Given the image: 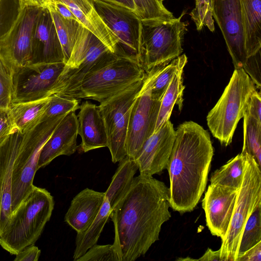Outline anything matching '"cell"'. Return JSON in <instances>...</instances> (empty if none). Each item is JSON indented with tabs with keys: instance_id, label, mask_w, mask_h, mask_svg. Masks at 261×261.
<instances>
[{
	"instance_id": "cell-1",
	"label": "cell",
	"mask_w": 261,
	"mask_h": 261,
	"mask_svg": "<svg viewBox=\"0 0 261 261\" xmlns=\"http://www.w3.org/2000/svg\"><path fill=\"white\" fill-rule=\"evenodd\" d=\"M170 207L169 188L164 182L140 174L134 178L110 216L119 261H134L146 254L171 218Z\"/></svg>"
},
{
	"instance_id": "cell-2",
	"label": "cell",
	"mask_w": 261,
	"mask_h": 261,
	"mask_svg": "<svg viewBox=\"0 0 261 261\" xmlns=\"http://www.w3.org/2000/svg\"><path fill=\"white\" fill-rule=\"evenodd\" d=\"M213 154L206 130L192 121L178 125L166 168L173 210L185 213L196 207L206 188Z\"/></svg>"
},
{
	"instance_id": "cell-3",
	"label": "cell",
	"mask_w": 261,
	"mask_h": 261,
	"mask_svg": "<svg viewBox=\"0 0 261 261\" xmlns=\"http://www.w3.org/2000/svg\"><path fill=\"white\" fill-rule=\"evenodd\" d=\"M54 200L46 189L34 186L14 211L0 234V245L13 255L34 245L49 220Z\"/></svg>"
},
{
	"instance_id": "cell-4",
	"label": "cell",
	"mask_w": 261,
	"mask_h": 261,
	"mask_svg": "<svg viewBox=\"0 0 261 261\" xmlns=\"http://www.w3.org/2000/svg\"><path fill=\"white\" fill-rule=\"evenodd\" d=\"M145 76L137 59L110 52L87 73L71 97L100 103Z\"/></svg>"
},
{
	"instance_id": "cell-5",
	"label": "cell",
	"mask_w": 261,
	"mask_h": 261,
	"mask_svg": "<svg viewBox=\"0 0 261 261\" xmlns=\"http://www.w3.org/2000/svg\"><path fill=\"white\" fill-rule=\"evenodd\" d=\"M256 90V85L244 69H235L221 96L206 117L210 130L222 144L227 146L231 143L238 123Z\"/></svg>"
},
{
	"instance_id": "cell-6",
	"label": "cell",
	"mask_w": 261,
	"mask_h": 261,
	"mask_svg": "<svg viewBox=\"0 0 261 261\" xmlns=\"http://www.w3.org/2000/svg\"><path fill=\"white\" fill-rule=\"evenodd\" d=\"M177 18L142 21L138 62L145 72L169 62L182 54L188 24Z\"/></svg>"
},
{
	"instance_id": "cell-7",
	"label": "cell",
	"mask_w": 261,
	"mask_h": 261,
	"mask_svg": "<svg viewBox=\"0 0 261 261\" xmlns=\"http://www.w3.org/2000/svg\"><path fill=\"white\" fill-rule=\"evenodd\" d=\"M47 119L32 130L25 133L21 150L12 174L11 211H15L33 189V180L41 150L53 131L67 114Z\"/></svg>"
},
{
	"instance_id": "cell-8",
	"label": "cell",
	"mask_w": 261,
	"mask_h": 261,
	"mask_svg": "<svg viewBox=\"0 0 261 261\" xmlns=\"http://www.w3.org/2000/svg\"><path fill=\"white\" fill-rule=\"evenodd\" d=\"M246 155L243 181L228 231L220 248L221 261H237L244 227L253 210L261 203L260 167L253 158Z\"/></svg>"
},
{
	"instance_id": "cell-9",
	"label": "cell",
	"mask_w": 261,
	"mask_h": 261,
	"mask_svg": "<svg viewBox=\"0 0 261 261\" xmlns=\"http://www.w3.org/2000/svg\"><path fill=\"white\" fill-rule=\"evenodd\" d=\"M110 52L95 34L80 23L70 58L50 95L71 97L87 73Z\"/></svg>"
},
{
	"instance_id": "cell-10",
	"label": "cell",
	"mask_w": 261,
	"mask_h": 261,
	"mask_svg": "<svg viewBox=\"0 0 261 261\" xmlns=\"http://www.w3.org/2000/svg\"><path fill=\"white\" fill-rule=\"evenodd\" d=\"M144 80L136 82L98 106L105 126L107 147L113 163L126 155L125 142L130 114Z\"/></svg>"
},
{
	"instance_id": "cell-11",
	"label": "cell",
	"mask_w": 261,
	"mask_h": 261,
	"mask_svg": "<svg viewBox=\"0 0 261 261\" xmlns=\"http://www.w3.org/2000/svg\"><path fill=\"white\" fill-rule=\"evenodd\" d=\"M94 5L103 22L117 39L115 53L138 61L142 28L138 16L128 9L101 0H94Z\"/></svg>"
},
{
	"instance_id": "cell-12",
	"label": "cell",
	"mask_w": 261,
	"mask_h": 261,
	"mask_svg": "<svg viewBox=\"0 0 261 261\" xmlns=\"http://www.w3.org/2000/svg\"><path fill=\"white\" fill-rule=\"evenodd\" d=\"M41 8L21 9L10 30L0 39V59L13 72L31 63L33 31Z\"/></svg>"
},
{
	"instance_id": "cell-13",
	"label": "cell",
	"mask_w": 261,
	"mask_h": 261,
	"mask_svg": "<svg viewBox=\"0 0 261 261\" xmlns=\"http://www.w3.org/2000/svg\"><path fill=\"white\" fill-rule=\"evenodd\" d=\"M65 65L64 62L33 63L16 70L13 75L12 103L50 96Z\"/></svg>"
},
{
	"instance_id": "cell-14",
	"label": "cell",
	"mask_w": 261,
	"mask_h": 261,
	"mask_svg": "<svg viewBox=\"0 0 261 261\" xmlns=\"http://www.w3.org/2000/svg\"><path fill=\"white\" fill-rule=\"evenodd\" d=\"M161 100L151 94L145 80L131 110L127 127L126 155L134 159L144 143L154 132Z\"/></svg>"
},
{
	"instance_id": "cell-15",
	"label": "cell",
	"mask_w": 261,
	"mask_h": 261,
	"mask_svg": "<svg viewBox=\"0 0 261 261\" xmlns=\"http://www.w3.org/2000/svg\"><path fill=\"white\" fill-rule=\"evenodd\" d=\"M213 16L219 27L235 69L243 68L248 60L239 0H212Z\"/></svg>"
},
{
	"instance_id": "cell-16",
	"label": "cell",
	"mask_w": 261,
	"mask_h": 261,
	"mask_svg": "<svg viewBox=\"0 0 261 261\" xmlns=\"http://www.w3.org/2000/svg\"><path fill=\"white\" fill-rule=\"evenodd\" d=\"M239 190L210 184L202 200L206 226L213 236L220 237L221 240L228 231Z\"/></svg>"
},
{
	"instance_id": "cell-17",
	"label": "cell",
	"mask_w": 261,
	"mask_h": 261,
	"mask_svg": "<svg viewBox=\"0 0 261 261\" xmlns=\"http://www.w3.org/2000/svg\"><path fill=\"white\" fill-rule=\"evenodd\" d=\"M175 138L169 120L147 139L134 158L140 174L152 176L167 168Z\"/></svg>"
},
{
	"instance_id": "cell-18",
	"label": "cell",
	"mask_w": 261,
	"mask_h": 261,
	"mask_svg": "<svg viewBox=\"0 0 261 261\" xmlns=\"http://www.w3.org/2000/svg\"><path fill=\"white\" fill-rule=\"evenodd\" d=\"M32 51L31 64L64 62L63 49L48 6L41 8L36 19Z\"/></svg>"
},
{
	"instance_id": "cell-19",
	"label": "cell",
	"mask_w": 261,
	"mask_h": 261,
	"mask_svg": "<svg viewBox=\"0 0 261 261\" xmlns=\"http://www.w3.org/2000/svg\"><path fill=\"white\" fill-rule=\"evenodd\" d=\"M24 134L16 130L0 147V234L12 215L11 188L15 161L22 147Z\"/></svg>"
},
{
	"instance_id": "cell-20",
	"label": "cell",
	"mask_w": 261,
	"mask_h": 261,
	"mask_svg": "<svg viewBox=\"0 0 261 261\" xmlns=\"http://www.w3.org/2000/svg\"><path fill=\"white\" fill-rule=\"evenodd\" d=\"M78 119L75 112L66 114L42 147L38 162V170L49 164L58 156L73 154L78 148Z\"/></svg>"
},
{
	"instance_id": "cell-21",
	"label": "cell",
	"mask_w": 261,
	"mask_h": 261,
	"mask_svg": "<svg viewBox=\"0 0 261 261\" xmlns=\"http://www.w3.org/2000/svg\"><path fill=\"white\" fill-rule=\"evenodd\" d=\"M77 114L79 135L82 139L79 152H87L107 147L108 140L104 122L98 106L88 101L80 106Z\"/></svg>"
},
{
	"instance_id": "cell-22",
	"label": "cell",
	"mask_w": 261,
	"mask_h": 261,
	"mask_svg": "<svg viewBox=\"0 0 261 261\" xmlns=\"http://www.w3.org/2000/svg\"><path fill=\"white\" fill-rule=\"evenodd\" d=\"M105 199V192L84 189L72 200L64 221L77 233L84 231L94 221Z\"/></svg>"
},
{
	"instance_id": "cell-23",
	"label": "cell",
	"mask_w": 261,
	"mask_h": 261,
	"mask_svg": "<svg viewBox=\"0 0 261 261\" xmlns=\"http://www.w3.org/2000/svg\"><path fill=\"white\" fill-rule=\"evenodd\" d=\"M51 2L66 5L84 27L95 34L112 53H115L117 39L98 14L94 0H51Z\"/></svg>"
},
{
	"instance_id": "cell-24",
	"label": "cell",
	"mask_w": 261,
	"mask_h": 261,
	"mask_svg": "<svg viewBox=\"0 0 261 261\" xmlns=\"http://www.w3.org/2000/svg\"><path fill=\"white\" fill-rule=\"evenodd\" d=\"M244 46L248 59L261 48V0H239Z\"/></svg>"
},
{
	"instance_id": "cell-25",
	"label": "cell",
	"mask_w": 261,
	"mask_h": 261,
	"mask_svg": "<svg viewBox=\"0 0 261 261\" xmlns=\"http://www.w3.org/2000/svg\"><path fill=\"white\" fill-rule=\"evenodd\" d=\"M50 98L51 96L36 100L12 103L9 110L17 129L25 134L42 122Z\"/></svg>"
},
{
	"instance_id": "cell-26",
	"label": "cell",
	"mask_w": 261,
	"mask_h": 261,
	"mask_svg": "<svg viewBox=\"0 0 261 261\" xmlns=\"http://www.w3.org/2000/svg\"><path fill=\"white\" fill-rule=\"evenodd\" d=\"M110 185L106 192L105 197L112 210L129 189L134 175L138 170L133 159L126 155L119 162Z\"/></svg>"
},
{
	"instance_id": "cell-27",
	"label": "cell",
	"mask_w": 261,
	"mask_h": 261,
	"mask_svg": "<svg viewBox=\"0 0 261 261\" xmlns=\"http://www.w3.org/2000/svg\"><path fill=\"white\" fill-rule=\"evenodd\" d=\"M187 57L182 54L168 63L153 67L145 72V80L149 85L151 96L161 100L178 69L185 66Z\"/></svg>"
},
{
	"instance_id": "cell-28",
	"label": "cell",
	"mask_w": 261,
	"mask_h": 261,
	"mask_svg": "<svg viewBox=\"0 0 261 261\" xmlns=\"http://www.w3.org/2000/svg\"><path fill=\"white\" fill-rule=\"evenodd\" d=\"M112 209L105 197L101 207L92 224L81 232H77L75 238L74 261L84 254L92 246L97 244L102 230L110 217Z\"/></svg>"
},
{
	"instance_id": "cell-29",
	"label": "cell",
	"mask_w": 261,
	"mask_h": 261,
	"mask_svg": "<svg viewBox=\"0 0 261 261\" xmlns=\"http://www.w3.org/2000/svg\"><path fill=\"white\" fill-rule=\"evenodd\" d=\"M184 67L182 66L178 69L163 95L154 133L169 120L175 104L178 106L179 109L182 108L183 91L185 89L182 75Z\"/></svg>"
},
{
	"instance_id": "cell-30",
	"label": "cell",
	"mask_w": 261,
	"mask_h": 261,
	"mask_svg": "<svg viewBox=\"0 0 261 261\" xmlns=\"http://www.w3.org/2000/svg\"><path fill=\"white\" fill-rule=\"evenodd\" d=\"M246 162V153L241 152L212 174L211 184L239 190L243 179Z\"/></svg>"
},
{
	"instance_id": "cell-31",
	"label": "cell",
	"mask_w": 261,
	"mask_h": 261,
	"mask_svg": "<svg viewBox=\"0 0 261 261\" xmlns=\"http://www.w3.org/2000/svg\"><path fill=\"white\" fill-rule=\"evenodd\" d=\"M60 42L66 64L71 55L74 46L80 22L75 19L63 17L50 4L48 5Z\"/></svg>"
},
{
	"instance_id": "cell-32",
	"label": "cell",
	"mask_w": 261,
	"mask_h": 261,
	"mask_svg": "<svg viewBox=\"0 0 261 261\" xmlns=\"http://www.w3.org/2000/svg\"><path fill=\"white\" fill-rule=\"evenodd\" d=\"M243 118L244 138L242 152L251 155L261 168V124L246 112Z\"/></svg>"
},
{
	"instance_id": "cell-33",
	"label": "cell",
	"mask_w": 261,
	"mask_h": 261,
	"mask_svg": "<svg viewBox=\"0 0 261 261\" xmlns=\"http://www.w3.org/2000/svg\"><path fill=\"white\" fill-rule=\"evenodd\" d=\"M260 241L261 203L255 207L245 223L239 244L238 257Z\"/></svg>"
},
{
	"instance_id": "cell-34",
	"label": "cell",
	"mask_w": 261,
	"mask_h": 261,
	"mask_svg": "<svg viewBox=\"0 0 261 261\" xmlns=\"http://www.w3.org/2000/svg\"><path fill=\"white\" fill-rule=\"evenodd\" d=\"M133 2L136 13L142 21L171 19L175 17L160 0H133Z\"/></svg>"
},
{
	"instance_id": "cell-35",
	"label": "cell",
	"mask_w": 261,
	"mask_h": 261,
	"mask_svg": "<svg viewBox=\"0 0 261 261\" xmlns=\"http://www.w3.org/2000/svg\"><path fill=\"white\" fill-rule=\"evenodd\" d=\"M79 108L78 99L53 94L51 95L43 121L71 112H75Z\"/></svg>"
},
{
	"instance_id": "cell-36",
	"label": "cell",
	"mask_w": 261,
	"mask_h": 261,
	"mask_svg": "<svg viewBox=\"0 0 261 261\" xmlns=\"http://www.w3.org/2000/svg\"><path fill=\"white\" fill-rule=\"evenodd\" d=\"M198 31L204 27L214 32V19L213 16L212 0H195V6L190 13Z\"/></svg>"
},
{
	"instance_id": "cell-37",
	"label": "cell",
	"mask_w": 261,
	"mask_h": 261,
	"mask_svg": "<svg viewBox=\"0 0 261 261\" xmlns=\"http://www.w3.org/2000/svg\"><path fill=\"white\" fill-rule=\"evenodd\" d=\"M13 72L0 59V108L8 109L12 103Z\"/></svg>"
},
{
	"instance_id": "cell-38",
	"label": "cell",
	"mask_w": 261,
	"mask_h": 261,
	"mask_svg": "<svg viewBox=\"0 0 261 261\" xmlns=\"http://www.w3.org/2000/svg\"><path fill=\"white\" fill-rule=\"evenodd\" d=\"M20 10L19 0H0V39L10 30Z\"/></svg>"
},
{
	"instance_id": "cell-39",
	"label": "cell",
	"mask_w": 261,
	"mask_h": 261,
	"mask_svg": "<svg viewBox=\"0 0 261 261\" xmlns=\"http://www.w3.org/2000/svg\"><path fill=\"white\" fill-rule=\"evenodd\" d=\"M119 261L113 244H95L76 261Z\"/></svg>"
},
{
	"instance_id": "cell-40",
	"label": "cell",
	"mask_w": 261,
	"mask_h": 261,
	"mask_svg": "<svg viewBox=\"0 0 261 261\" xmlns=\"http://www.w3.org/2000/svg\"><path fill=\"white\" fill-rule=\"evenodd\" d=\"M16 130L9 109L0 108V147Z\"/></svg>"
},
{
	"instance_id": "cell-41",
	"label": "cell",
	"mask_w": 261,
	"mask_h": 261,
	"mask_svg": "<svg viewBox=\"0 0 261 261\" xmlns=\"http://www.w3.org/2000/svg\"><path fill=\"white\" fill-rule=\"evenodd\" d=\"M260 96V93L257 90L253 93L248 102L246 112L261 124Z\"/></svg>"
},
{
	"instance_id": "cell-42",
	"label": "cell",
	"mask_w": 261,
	"mask_h": 261,
	"mask_svg": "<svg viewBox=\"0 0 261 261\" xmlns=\"http://www.w3.org/2000/svg\"><path fill=\"white\" fill-rule=\"evenodd\" d=\"M41 250L32 245L25 247L16 254L15 261H37L40 257Z\"/></svg>"
},
{
	"instance_id": "cell-43",
	"label": "cell",
	"mask_w": 261,
	"mask_h": 261,
	"mask_svg": "<svg viewBox=\"0 0 261 261\" xmlns=\"http://www.w3.org/2000/svg\"><path fill=\"white\" fill-rule=\"evenodd\" d=\"M237 261H261V241L238 257Z\"/></svg>"
},
{
	"instance_id": "cell-44",
	"label": "cell",
	"mask_w": 261,
	"mask_h": 261,
	"mask_svg": "<svg viewBox=\"0 0 261 261\" xmlns=\"http://www.w3.org/2000/svg\"><path fill=\"white\" fill-rule=\"evenodd\" d=\"M50 5L64 18L77 20L70 9L65 4L58 2H51Z\"/></svg>"
},
{
	"instance_id": "cell-45",
	"label": "cell",
	"mask_w": 261,
	"mask_h": 261,
	"mask_svg": "<svg viewBox=\"0 0 261 261\" xmlns=\"http://www.w3.org/2000/svg\"><path fill=\"white\" fill-rule=\"evenodd\" d=\"M51 0H19L20 10L25 7H47Z\"/></svg>"
},
{
	"instance_id": "cell-46",
	"label": "cell",
	"mask_w": 261,
	"mask_h": 261,
	"mask_svg": "<svg viewBox=\"0 0 261 261\" xmlns=\"http://www.w3.org/2000/svg\"><path fill=\"white\" fill-rule=\"evenodd\" d=\"M196 260L221 261L220 258V250L219 249L217 251H214L210 248H208L204 254L199 258L196 259Z\"/></svg>"
},
{
	"instance_id": "cell-47",
	"label": "cell",
	"mask_w": 261,
	"mask_h": 261,
	"mask_svg": "<svg viewBox=\"0 0 261 261\" xmlns=\"http://www.w3.org/2000/svg\"><path fill=\"white\" fill-rule=\"evenodd\" d=\"M106 2L121 6L128 9L136 13V9L133 0H101Z\"/></svg>"
},
{
	"instance_id": "cell-48",
	"label": "cell",
	"mask_w": 261,
	"mask_h": 261,
	"mask_svg": "<svg viewBox=\"0 0 261 261\" xmlns=\"http://www.w3.org/2000/svg\"><path fill=\"white\" fill-rule=\"evenodd\" d=\"M160 1H162V2H163V1H165V0H160Z\"/></svg>"
}]
</instances>
